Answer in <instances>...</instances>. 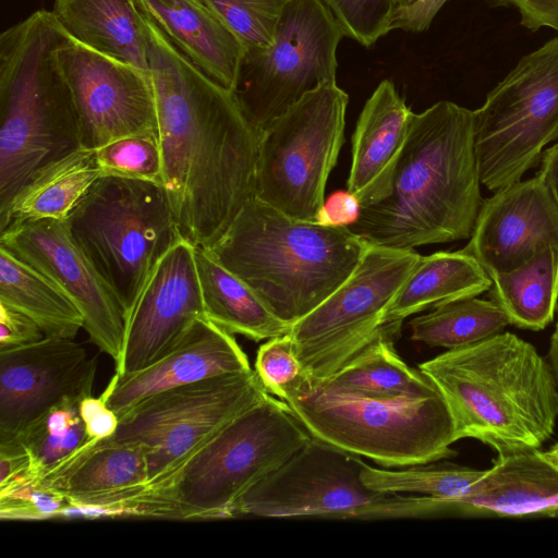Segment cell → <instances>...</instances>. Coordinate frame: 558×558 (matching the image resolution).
I'll use <instances>...</instances> for the list:
<instances>
[{
	"label": "cell",
	"mask_w": 558,
	"mask_h": 558,
	"mask_svg": "<svg viewBox=\"0 0 558 558\" xmlns=\"http://www.w3.org/2000/svg\"><path fill=\"white\" fill-rule=\"evenodd\" d=\"M69 501L116 509L129 517V505L146 492L149 482L142 446L110 438L88 440L70 461L40 480Z\"/></svg>",
	"instance_id": "obj_21"
},
{
	"label": "cell",
	"mask_w": 558,
	"mask_h": 558,
	"mask_svg": "<svg viewBox=\"0 0 558 558\" xmlns=\"http://www.w3.org/2000/svg\"><path fill=\"white\" fill-rule=\"evenodd\" d=\"M447 502L457 514L558 517V464L539 449L497 456L463 497Z\"/></svg>",
	"instance_id": "obj_22"
},
{
	"label": "cell",
	"mask_w": 558,
	"mask_h": 558,
	"mask_svg": "<svg viewBox=\"0 0 558 558\" xmlns=\"http://www.w3.org/2000/svg\"><path fill=\"white\" fill-rule=\"evenodd\" d=\"M97 359L73 339L0 349V441L17 437L57 404L92 395Z\"/></svg>",
	"instance_id": "obj_17"
},
{
	"label": "cell",
	"mask_w": 558,
	"mask_h": 558,
	"mask_svg": "<svg viewBox=\"0 0 558 558\" xmlns=\"http://www.w3.org/2000/svg\"><path fill=\"white\" fill-rule=\"evenodd\" d=\"M284 401L320 440L386 468L440 461L457 456L453 422L438 391L379 397L343 391L306 375Z\"/></svg>",
	"instance_id": "obj_7"
},
{
	"label": "cell",
	"mask_w": 558,
	"mask_h": 558,
	"mask_svg": "<svg viewBox=\"0 0 558 558\" xmlns=\"http://www.w3.org/2000/svg\"><path fill=\"white\" fill-rule=\"evenodd\" d=\"M544 452L553 462L558 464V441Z\"/></svg>",
	"instance_id": "obj_48"
},
{
	"label": "cell",
	"mask_w": 558,
	"mask_h": 558,
	"mask_svg": "<svg viewBox=\"0 0 558 558\" xmlns=\"http://www.w3.org/2000/svg\"><path fill=\"white\" fill-rule=\"evenodd\" d=\"M101 177L113 175L163 185L162 156L158 133L132 134L94 149Z\"/></svg>",
	"instance_id": "obj_35"
},
{
	"label": "cell",
	"mask_w": 558,
	"mask_h": 558,
	"mask_svg": "<svg viewBox=\"0 0 558 558\" xmlns=\"http://www.w3.org/2000/svg\"><path fill=\"white\" fill-rule=\"evenodd\" d=\"M361 456L311 437L284 463L244 493L234 517H324L391 519L435 515L430 496H402L369 489Z\"/></svg>",
	"instance_id": "obj_9"
},
{
	"label": "cell",
	"mask_w": 558,
	"mask_h": 558,
	"mask_svg": "<svg viewBox=\"0 0 558 558\" xmlns=\"http://www.w3.org/2000/svg\"><path fill=\"white\" fill-rule=\"evenodd\" d=\"M0 245L58 286L76 305L90 341L116 363L121 359L126 311L64 220L43 218L8 226Z\"/></svg>",
	"instance_id": "obj_15"
},
{
	"label": "cell",
	"mask_w": 558,
	"mask_h": 558,
	"mask_svg": "<svg viewBox=\"0 0 558 558\" xmlns=\"http://www.w3.org/2000/svg\"><path fill=\"white\" fill-rule=\"evenodd\" d=\"M550 246L558 247V205L537 172L483 201L463 251L492 276L518 268Z\"/></svg>",
	"instance_id": "obj_19"
},
{
	"label": "cell",
	"mask_w": 558,
	"mask_h": 558,
	"mask_svg": "<svg viewBox=\"0 0 558 558\" xmlns=\"http://www.w3.org/2000/svg\"><path fill=\"white\" fill-rule=\"evenodd\" d=\"M492 284L484 267L463 248L422 256L390 303L385 324L400 328L402 320L412 314L477 296Z\"/></svg>",
	"instance_id": "obj_26"
},
{
	"label": "cell",
	"mask_w": 558,
	"mask_h": 558,
	"mask_svg": "<svg viewBox=\"0 0 558 558\" xmlns=\"http://www.w3.org/2000/svg\"><path fill=\"white\" fill-rule=\"evenodd\" d=\"M35 478L31 458L17 439L0 441V487Z\"/></svg>",
	"instance_id": "obj_44"
},
{
	"label": "cell",
	"mask_w": 558,
	"mask_h": 558,
	"mask_svg": "<svg viewBox=\"0 0 558 558\" xmlns=\"http://www.w3.org/2000/svg\"><path fill=\"white\" fill-rule=\"evenodd\" d=\"M69 38L46 10L0 34V215L39 169L81 147L75 102L58 59Z\"/></svg>",
	"instance_id": "obj_5"
},
{
	"label": "cell",
	"mask_w": 558,
	"mask_h": 558,
	"mask_svg": "<svg viewBox=\"0 0 558 558\" xmlns=\"http://www.w3.org/2000/svg\"><path fill=\"white\" fill-rule=\"evenodd\" d=\"M252 369L233 335L199 317L179 343L156 362L133 373H116L101 396L120 417L160 391Z\"/></svg>",
	"instance_id": "obj_20"
},
{
	"label": "cell",
	"mask_w": 558,
	"mask_h": 558,
	"mask_svg": "<svg viewBox=\"0 0 558 558\" xmlns=\"http://www.w3.org/2000/svg\"><path fill=\"white\" fill-rule=\"evenodd\" d=\"M539 173L548 185L558 205V141L542 155Z\"/></svg>",
	"instance_id": "obj_46"
},
{
	"label": "cell",
	"mask_w": 558,
	"mask_h": 558,
	"mask_svg": "<svg viewBox=\"0 0 558 558\" xmlns=\"http://www.w3.org/2000/svg\"><path fill=\"white\" fill-rule=\"evenodd\" d=\"M496 5L513 7L520 24L531 32L542 27L558 31V0H492Z\"/></svg>",
	"instance_id": "obj_43"
},
{
	"label": "cell",
	"mask_w": 558,
	"mask_h": 558,
	"mask_svg": "<svg viewBox=\"0 0 558 558\" xmlns=\"http://www.w3.org/2000/svg\"><path fill=\"white\" fill-rule=\"evenodd\" d=\"M99 177L94 150L83 147L46 165L15 193L0 215V232L26 220H64Z\"/></svg>",
	"instance_id": "obj_28"
},
{
	"label": "cell",
	"mask_w": 558,
	"mask_h": 558,
	"mask_svg": "<svg viewBox=\"0 0 558 558\" xmlns=\"http://www.w3.org/2000/svg\"><path fill=\"white\" fill-rule=\"evenodd\" d=\"M236 36L244 50L271 45L289 0H201Z\"/></svg>",
	"instance_id": "obj_36"
},
{
	"label": "cell",
	"mask_w": 558,
	"mask_h": 558,
	"mask_svg": "<svg viewBox=\"0 0 558 558\" xmlns=\"http://www.w3.org/2000/svg\"><path fill=\"white\" fill-rule=\"evenodd\" d=\"M413 113L390 80L381 81L366 100L352 136L347 182L362 206L388 193Z\"/></svg>",
	"instance_id": "obj_23"
},
{
	"label": "cell",
	"mask_w": 558,
	"mask_h": 558,
	"mask_svg": "<svg viewBox=\"0 0 558 558\" xmlns=\"http://www.w3.org/2000/svg\"><path fill=\"white\" fill-rule=\"evenodd\" d=\"M267 395L254 369L171 388L122 414L110 439L145 449L146 490L157 489L228 423Z\"/></svg>",
	"instance_id": "obj_12"
},
{
	"label": "cell",
	"mask_w": 558,
	"mask_h": 558,
	"mask_svg": "<svg viewBox=\"0 0 558 558\" xmlns=\"http://www.w3.org/2000/svg\"><path fill=\"white\" fill-rule=\"evenodd\" d=\"M82 400L69 399L57 404L15 437L31 458L36 480L71 460L89 440L80 415Z\"/></svg>",
	"instance_id": "obj_33"
},
{
	"label": "cell",
	"mask_w": 558,
	"mask_h": 558,
	"mask_svg": "<svg viewBox=\"0 0 558 558\" xmlns=\"http://www.w3.org/2000/svg\"><path fill=\"white\" fill-rule=\"evenodd\" d=\"M492 300L506 313L510 325L520 329H545L558 304V247L537 252L512 270L490 276Z\"/></svg>",
	"instance_id": "obj_30"
},
{
	"label": "cell",
	"mask_w": 558,
	"mask_h": 558,
	"mask_svg": "<svg viewBox=\"0 0 558 558\" xmlns=\"http://www.w3.org/2000/svg\"><path fill=\"white\" fill-rule=\"evenodd\" d=\"M143 12L163 186L182 238L210 247L255 195L259 133L233 93L190 61Z\"/></svg>",
	"instance_id": "obj_1"
},
{
	"label": "cell",
	"mask_w": 558,
	"mask_h": 558,
	"mask_svg": "<svg viewBox=\"0 0 558 558\" xmlns=\"http://www.w3.org/2000/svg\"><path fill=\"white\" fill-rule=\"evenodd\" d=\"M420 1L421 0H396L397 10L400 11L403 9H408L410 7H413L414 4H416Z\"/></svg>",
	"instance_id": "obj_49"
},
{
	"label": "cell",
	"mask_w": 558,
	"mask_h": 558,
	"mask_svg": "<svg viewBox=\"0 0 558 558\" xmlns=\"http://www.w3.org/2000/svg\"><path fill=\"white\" fill-rule=\"evenodd\" d=\"M45 337L33 318L0 301V349L29 344Z\"/></svg>",
	"instance_id": "obj_40"
},
{
	"label": "cell",
	"mask_w": 558,
	"mask_h": 558,
	"mask_svg": "<svg viewBox=\"0 0 558 558\" xmlns=\"http://www.w3.org/2000/svg\"><path fill=\"white\" fill-rule=\"evenodd\" d=\"M482 185L502 190L539 165L558 141V37L522 57L474 110Z\"/></svg>",
	"instance_id": "obj_11"
},
{
	"label": "cell",
	"mask_w": 558,
	"mask_h": 558,
	"mask_svg": "<svg viewBox=\"0 0 558 558\" xmlns=\"http://www.w3.org/2000/svg\"><path fill=\"white\" fill-rule=\"evenodd\" d=\"M204 315L232 335L253 341L290 332L291 326L279 319L242 279L220 264L207 247L194 246Z\"/></svg>",
	"instance_id": "obj_27"
},
{
	"label": "cell",
	"mask_w": 558,
	"mask_h": 558,
	"mask_svg": "<svg viewBox=\"0 0 558 558\" xmlns=\"http://www.w3.org/2000/svg\"><path fill=\"white\" fill-rule=\"evenodd\" d=\"M51 12L74 40L149 71L148 25L137 0H54Z\"/></svg>",
	"instance_id": "obj_25"
},
{
	"label": "cell",
	"mask_w": 558,
	"mask_h": 558,
	"mask_svg": "<svg viewBox=\"0 0 558 558\" xmlns=\"http://www.w3.org/2000/svg\"><path fill=\"white\" fill-rule=\"evenodd\" d=\"M68 504L64 494L33 477L0 487L1 520L59 519Z\"/></svg>",
	"instance_id": "obj_38"
},
{
	"label": "cell",
	"mask_w": 558,
	"mask_h": 558,
	"mask_svg": "<svg viewBox=\"0 0 558 558\" xmlns=\"http://www.w3.org/2000/svg\"><path fill=\"white\" fill-rule=\"evenodd\" d=\"M484 474L485 470L437 461L400 470H383L366 464L362 481L369 489L379 493H412L454 501L463 497Z\"/></svg>",
	"instance_id": "obj_34"
},
{
	"label": "cell",
	"mask_w": 558,
	"mask_h": 558,
	"mask_svg": "<svg viewBox=\"0 0 558 558\" xmlns=\"http://www.w3.org/2000/svg\"><path fill=\"white\" fill-rule=\"evenodd\" d=\"M254 371L265 390L283 400L305 376L291 335L268 339L257 351Z\"/></svg>",
	"instance_id": "obj_39"
},
{
	"label": "cell",
	"mask_w": 558,
	"mask_h": 558,
	"mask_svg": "<svg viewBox=\"0 0 558 558\" xmlns=\"http://www.w3.org/2000/svg\"><path fill=\"white\" fill-rule=\"evenodd\" d=\"M126 316L162 255L183 239L162 184L99 177L64 219Z\"/></svg>",
	"instance_id": "obj_8"
},
{
	"label": "cell",
	"mask_w": 558,
	"mask_h": 558,
	"mask_svg": "<svg viewBox=\"0 0 558 558\" xmlns=\"http://www.w3.org/2000/svg\"><path fill=\"white\" fill-rule=\"evenodd\" d=\"M450 412L457 441L472 438L497 456L538 450L558 418V386L547 357L512 332L418 364Z\"/></svg>",
	"instance_id": "obj_3"
},
{
	"label": "cell",
	"mask_w": 558,
	"mask_h": 558,
	"mask_svg": "<svg viewBox=\"0 0 558 558\" xmlns=\"http://www.w3.org/2000/svg\"><path fill=\"white\" fill-rule=\"evenodd\" d=\"M80 415L89 440L110 438L119 427L118 414L109 408L102 396L85 397L80 402Z\"/></svg>",
	"instance_id": "obj_41"
},
{
	"label": "cell",
	"mask_w": 558,
	"mask_h": 558,
	"mask_svg": "<svg viewBox=\"0 0 558 558\" xmlns=\"http://www.w3.org/2000/svg\"><path fill=\"white\" fill-rule=\"evenodd\" d=\"M393 336L384 332L327 379L330 387L379 397L421 396L438 391L420 369L397 353Z\"/></svg>",
	"instance_id": "obj_31"
},
{
	"label": "cell",
	"mask_w": 558,
	"mask_h": 558,
	"mask_svg": "<svg viewBox=\"0 0 558 558\" xmlns=\"http://www.w3.org/2000/svg\"><path fill=\"white\" fill-rule=\"evenodd\" d=\"M348 94L337 82L306 94L260 134L255 197L298 220L316 222L344 141Z\"/></svg>",
	"instance_id": "obj_10"
},
{
	"label": "cell",
	"mask_w": 558,
	"mask_h": 558,
	"mask_svg": "<svg viewBox=\"0 0 558 558\" xmlns=\"http://www.w3.org/2000/svg\"><path fill=\"white\" fill-rule=\"evenodd\" d=\"M172 44L199 70L233 93L244 48L201 0H137Z\"/></svg>",
	"instance_id": "obj_24"
},
{
	"label": "cell",
	"mask_w": 558,
	"mask_h": 558,
	"mask_svg": "<svg viewBox=\"0 0 558 558\" xmlns=\"http://www.w3.org/2000/svg\"><path fill=\"white\" fill-rule=\"evenodd\" d=\"M546 357L551 366L558 386V320L549 340Z\"/></svg>",
	"instance_id": "obj_47"
},
{
	"label": "cell",
	"mask_w": 558,
	"mask_h": 558,
	"mask_svg": "<svg viewBox=\"0 0 558 558\" xmlns=\"http://www.w3.org/2000/svg\"><path fill=\"white\" fill-rule=\"evenodd\" d=\"M312 435L289 405L268 393L228 423L160 488L136 498L137 518H234L236 500Z\"/></svg>",
	"instance_id": "obj_6"
},
{
	"label": "cell",
	"mask_w": 558,
	"mask_h": 558,
	"mask_svg": "<svg viewBox=\"0 0 558 558\" xmlns=\"http://www.w3.org/2000/svg\"><path fill=\"white\" fill-rule=\"evenodd\" d=\"M369 245L347 227L298 220L254 196L207 248L292 326L351 276Z\"/></svg>",
	"instance_id": "obj_4"
},
{
	"label": "cell",
	"mask_w": 558,
	"mask_h": 558,
	"mask_svg": "<svg viewBox=\"0 0 558 558\" xmlns=\"http://www.w3.org/2000/svg\"><path fill=\"white\" fill-rule=\"evenodd\" d=\"M205 317L194 245L174 243L149 274L128 319L119 375L140 371L173 349Z\"/></svg>",
	"instance_id": "obj_18"
},
{
	"label": "cell",
	"mask_w": 558,
	"mask_h": 558,
	"mask_svg": "<svg viewBox=\"0 0 558 558\" xmlns=\"http://www.w3.org/2000/svg\"><path fill=\"white\" fill-rule=\"evenodd\" d=\"M344 36L365 47L392 29L396 0H322Z\"/></svg>",
	"instance_id": "obj_37"
},
{
	"label": "cell",
	"mask_w": 558,
	"mask_h": 558,
	"mask_svg": "<svg viewBox=\"0 0 558 558\" xmlns=\"http://www.w3.org/2000/svg\"><path fill=\"white\" fill-rule=\"evenodd\" d=\"M447 1L421 0L413 7L398 11L392 22V29L398 28L412 33L426 31Z\"/></svg>",
	"instance_id": "obj_45"
},
{
	"label": "cell",
	"mask_w": 558,
	"mask_h": 558,
	"mask_svg": "<svg viewBox=\"0 0 558 558\" xmlns=\"http://www.w3.org/2000/svg\"><path fill=\"white\" fill-rule=\"evenodd\" d=\"M474 110L440 100L413 113L388 193L349 229L372 245L414 247L470 239L483 204Z\"/></svg>",
	"instance_id": "obj_2"
},
{
	"label": "cell",
	"mask_w": 558,
	"mask_h": 558,
	"mask_svg": "<svg viewBox=\"0 0 558 558\" xmlns=\"http://www.w3.org/2000/svg\"><path fill=\"white\" fill-rule=\"evenodd\" d=\"M508 325V316L494 300L476 296L434 307L409 324L412 340L448 350L484 340Z\"/></svg>",
	"instance_id": "obj_32"
},
{
	"label": "cell",
	"mask_w": 558,
	"mask_h": 558,
	"mask_svg": "<svg viewBox=\"0 0 558 558\" xmlns=\"http://www.w3.org/2000/svg\"><path fill=\"white\" fill-rule=\"evenodd\" d=\"M58 59L75 102L81 147L94 150L119 137L158 133L149 71L71 37L59 48Z\"/></svg>",
	"instance_id": "obj_16"
},
{
	"label": "cell",
	"mask_w": 558,
	"mask_h": 558,
	"mask_svg": "<svg viewBox=\"0 0 558 558\" xmlns=\"http://www.w3.org/2000/svg\"><path fill=\"white\" fill-rule=\"evenodd\" d=\"M343 36L322 0H289L271 45L244 50L233 95L259 134L306 94L336 82Z\"/></svg>",
	"instance_id": "obj_14"
},
{
	"label": "cell",
	"mask_w": 558,
	"mask_h": 558,
	"mask_svg": "<svg viewBox=\"0 0 558 558\" xmlns=\"http://www.w3.org/2000/svg\"><path fill=\"white\" fill-rule=\"evenodd\" d=\"M414 250L369 245L351 276L318 306L291 326L305 375L332 376L379 335L396 336L387 310L421 259Z\"/></svg>",
	"instance_id": "obj_13"
},
{
	"label": "cell",
	"mask_w": 558,
	"mask_h": 558,
	"mask_svg": "<svg viewBox=\"0 0 558 558\" xmlns=\"http://www.w3.org/2000/svg\"><path fill=\"white\" fill-rule=\"evenodd\" d=\"M361 201L347 191H337L325 198L316 223L326 227H347L354 225L361 213Z\"/></svg>",
	"instance_id": "obj_42"
},
{
	"label": "cell",
	"mask_w": 558,
	"mask_h": 558,
	"mask_svg": "<svg viewBox=\"0 0 558 558\" xmlns=\"http://www.w3.org/2000/svg\"><path fill=\"white\" fill-rule=\"evenodd\" d=\"M0 301L33 318L46 337L73 339L84 318L50 279L0 245Z\"/></svg>",
	"instance_id": "obj_29"
}]
</instances>
